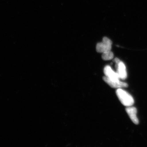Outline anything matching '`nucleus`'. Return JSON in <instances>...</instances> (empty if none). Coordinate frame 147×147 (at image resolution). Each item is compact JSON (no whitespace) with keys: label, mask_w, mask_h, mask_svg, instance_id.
<instances>
[{"label":"nucleus","mask_w":147,"mask_h":147,"mask_svg":"<svg viewBox=\"0 0 147 147\" xmlns=\"http://www.w3.org/2000/svg\"><path fill=\"white\" fill-rule=\"evenodd\" d=\"M125 110L131 121L135 124H138L139 121L137 116V110L136 108L129 106L127 107L125 109Z\"/></svg>","instance_id":"obj_5"},{"label":"nucleus","mask_w":147,"mask_h":147,"mask_svg":"<svg viewBox=\"0 0 147 147\" xmlns=\"http://www.w3.org/2000/svg\"><path fill=\"white\" fill-rule=\"evenodd\" d=\"M112 45H108L103 42H98L96 45V50L99 53H104L111 51Z\"/></svg>","instance_id":"obj_6"},{"label":"nucleus","mask_w":147,"mask_h":147,"mask_svg":"<svg viewBox=\"0 0 147 147\" xmlns=\"http://www.w3.org/2000/svg\"><path fill=\"white\" fill-rule=\"evenodd\" d=\"M117 96L123 105L127 107L132 106L134 103V100L131 95L121 88L116 91Z\"/></svg>","instance_id":"obj_1"},{"label":"nucleus","mask_w":147,"mask_h":147,"mask_svg":"<svg viewBox=\"0 0 147 147\" xmlns=\"http://www.w3.org/2000/svg\"><path fill=\"white\" fill-rule=\"evenodd\" d=\"M103 79L110 87L116 88H121L128 87V84L125 82H120V81H113L105 76L103 77Z\"/></svg>","instance_id":"obj_2"},{"label":"nucleus","mask_w":147,"mask_h":147,"mask_svg":"<svg viewBox=\"0 0 147 147\" xmlns=\"http://www.w3.org/2000/svg\"><path fill=\"white\" fill-rule=\"evenodd\" d=\"M102 59L104 60H110L114 58V54L111 51H108L102 53Z\"/></svg>","instance_id":"obj_7"},{"label":"nucleus","mask_w":147,"mask_h":147,"mask_svg":"<svg viewBox=\"0 0 147 147\" xmlns=\"http://www.w3.org/2000/svg\"><path fill=\"white\" fill-rule=\"evenodd\" d=\"M116 68L117 69V73L120 79H125L127 77L126 67L123 62L120 61L118 63H116Z\"/></svg>","instance_id":"obj_3"},{"label":"nucleus","mask_w":147,"mask_h":147,"mask_svg":"<svg viewBox=\"0 0 147 147\" xmlns=\"http://www.w3.org/2000/svg\"><path fill=\"white\" fill-rule=\"evenodd\" d=\"M102 42L105 43V44H108V45H112V42L111 40L109 38H108L107 37H104L102 38Z\"/></svg>","instance_id":"obj_8"},{"label":"nucleus","mask_w":147,"mask_h":147,"mask_svg":"<svg viewBox=\"0 0 147 147\" xmlns=\"http://www.w3.org/2000/svg\"><path fill=\"white\" fill-rule=\"evenodd\" d=\"M104 73L105 76L113 81H119V78L117 72L113 71L111 67L107 65L104 69Z\"/></svg>","instance_id":"obj_4"}]
</instances>
